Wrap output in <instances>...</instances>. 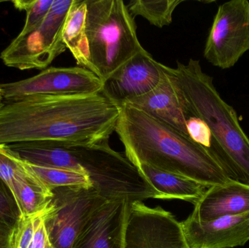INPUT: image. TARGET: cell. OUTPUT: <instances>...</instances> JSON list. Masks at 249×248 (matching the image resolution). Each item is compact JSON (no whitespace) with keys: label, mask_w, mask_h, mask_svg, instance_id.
<instances>
[{"label":"cell","mask_w":249,"mask_h":248,"mask_svg":"<svg viewBox=\"0 0 249 248\" xmlns=\"http://www.w3.org/2000/svg\"><path fill=\"white\" fill-rule=\"evenodd\" d=\"M121 106L102 93L35 94L0 102V145L55 141L93 145L108 142Z\"/></svg>","instance_id":"1"},{"label":"cell","mask_w":249,"mask_h":248,"mask_svg":"<svg viewBox=\"0 0 249 248\" xmlns=\"http://www.w3.org/2000/svg\"><path fill=\"white\" fill-rule=\"evenodd\" d=\"M115 132L135 167L147 165L207 188L230 180L209 150L134 106H121Z\"/></svg>","instance_id":"2"},{"label":"cell","mask_w":249,"mask_h":248,"mask_svg":"<svg viewBox=\"0 0 249 248\" xmlns=\"http://www.w3.org/2000/svg\"><path fill=\"white\" fill-rule=\"evenodd\" d=\"M162 68L175 87L184 117L196 116L209 127L210 153L228 178L249 184V138L234 108L216 90L213 77L203 71L200 61L193 58L187 64L177 61V68L163 64Z\"/></svg>","instance_id":"3"},{"label":"cell","mask_w":249,"mask_h":248,"mask_svg":"<svg viewBox=\"0 0 249 248\" xmlns=\"http://www.w3.org/2000/svg\"><path fill=\"white\" fill-rule=\"evenodd\" d=\"M86 36L94 73L104 83L143 47L122 0H86Z\"/></svg>","instance_id":"4"},{"label":"cell","mask_w":249,"mask_h":248,"mask_svg":"<svg viewBox=\"0 0 249 248\" xmlns=\"http://www.w3.org/2000/svg\"><path fill=\"white\" fill-rule=\"evenodd\" d=\"M73 0H54L42 23L18 35L0 54L4 65L19 70L44 69L67 50L62 32Z\"/></svg>","instance_id":"5"},{"label":"cell","mask_w":249,"mask_h":248,"mask_svg":"<svg viewBox=\"0 0 249 248\" xmlns=\"http://www.w3.org/2000/svg\"><path fill=\"white\" fill-rule=\"evenodd\" d=\"M45 227L55 248H71L76 237L93 213L107 199L92 187L55 188Z\"/></svg>","instance_id":"6"},{"label":"cell","mask_w":249,"mask_h":248,"mask_svg":"<svg viewBox=\"0 0 249 248\" xmlns=\"http://www.w3.org/2000/svg\"><path fill=\"white\" fill-rule=\"evenodd\" d=\"M248 51L249 1H226L218 7L203 56L213 66L225 70L233 67Z\"/></svg>","instance_id":"7"},{"label":"cell","mask_w":249,"mask_h":248,"mask_svg":"<svg viewBox=\"0 0 249 248\" xmlns=\"http://www.w3.org/2000/svg\"><path fill=\"white\" fill-rule=\"evenodd\" d=\"M124 248H191L181 222L161 207L130 204Z\"/></svg>","instance_id":"8"},{"label":"cell","mask_w":249,"mask_h":248,"mask_svg":"<svg viewBox=\"0 0 249 248\" xmlns=\"http://www.w3.org/2000/svg\"><path fill=\"white\" fill-rule=\"evenodd\" d=\"M0 87L3 99L10 100L35 94H94L102 93L104 83L82 67H50L30 78L0 84Z\"/></svg>","instance_id":"9"},{"label":"cell","mask_w":249,"mask_h":248,"mask_svg":"<svg viewBox=\"0 0 249 248\" xmlns=\"http://www.w3.org/2000/svg\"><path fill=\"white\" fill-rule=\"evenodd\" d=\"M162 75L160 63L143 48L104 83L102 93L121 107L130 99L155 89Z\"/></svg>","instance_id":"10"},{"label":"cell","mask_w":249,"mask_h":248,"mask_svg":"<svg viewBox=\"0 0 249 248\" xmlns=\"http://www.w3.org/2000/svg\"><path fill=\"white\" fill-rule=\"evenodd\" d=\"M130 202L107 200L90 215L71 248H124Z\"/></svg>","instance_id":"11"},{"label":"cell","mask_w":249,"mask_h":248,"mask_svg":"<svg viewBox=\"0 0 249 248\" xmlns=\"http://www.w3.org/2000/svg\"><path fill=\"white\" fill-rule=\"evenodd\" d=\"M191 248H235L249 241V214L201 222L189 215L181 222Z\"/></svg>","instance_id":"12"},{"label":"cell","mask_w":249,"mask_h":248,"mask_svg":"<svg viewBox=\"0 0 249 248\" xmlns=\"http://www.w3.org/2000/svg\"><path fill=\"white\" fill-rule=\"evenodd\" d=\"M244 214H249V184L230 179L207 188L190 216L206 222Z\"/></svg>","instance_id":"13"},{"label":"cell","mask_w":249,"mask_h":248,"mask_svg":"<svg viewBox=\"0 0 249 248\" xmlns=\"http://www.w3.org/2000/svg\"><path fill=\"white\" fill-rule=\"evenodd\" d=\"M162 78L155 89L143 96L130 99L124 104L137 108L188 137L185 117L175 87L162 68Z\"/></svg>","instance_id":"14"},{"label":"cell","mask_w":249,"mask_h":248,"mask_svg":"<svg viewBox=\"0 0 249 248\" xmlns=\"http://www.w3.org/2000/svg\"><path fill=\"white\" fill-rule=\"evenodd\" d=\"M142 176L159 194L160 199H180L196 205L207 187L183 176L145 164L136 166Z\"/></svg>","instance_id":"15"},{"label":"cell","mask_w":249,"mask_h":248,"mask_svg":"<svg viewBox=\"0 0 249 248\" xmlns=\"http://www.w3.org/2000/svg\"><path fill=\"white\" fill-rule=\"evenodd\" d=\"M86 0H73L63 27L62 36L78 66L92 71L86 36Z\"/></svg>","instance_id":"16"},{"label":"cell","mask_w":249,"mask_h":248,"mask_svg":"<svg viewBox=\"0 0 249 248\" xmlns=\"http://www.w3.org/2000/svg\"><path fill=\"white\" fill-rule=\"evenodd\" d=\"M13 195L20 215H29L46 208L52 199L53 192L23 167L15 181Z\"/></svg>","instance_id":"17"},{"label":"cell","mask_w":249,"mask_h":248,"mask_svg":"<svg viewBox=\"0 0 249 248\" xmlns=\"http://www.w3.org/2000/svg\"><path fill=\"white\" fill-rule=\"evenodd\" d=\"M23 168L35 176L42 185L52 191L55 188L85 186L92 187L93 183L87 175L64 169L40 167L20 160Z\"/></svg>","instance_id":"18"},{"label":"cell","mask_w":249,"mask_h":248,"mask_svg":"<svg viewBox=\"0 0 249 248\" xmlns=\"http://www.w3.org/2000/svg\"><path fill=\"white\" fill-rule=\"evenodd\" d=\"M184 0H133L127 5L133 17L142 16L158 28L169 26L173 20V14Z\"/></svg>","instance_id":"19"},{"label":"cell","mask_w":249,"mask_h":248,"mask_svg":"<svg viewBox=\"0 0 249 248\" xmlns=\"http://www.w3.org/2000/svg\"><path fill=\"white\" fill-rule=\"evenodd\" d=\"M54 0H16L13 5L18 10H25L26 21L18 35H25L36 29L48 14Z\"/></svg>","instance_id":"20"},{"label":"cell","mask_w":249,"mask_h":248,"mask_svg":"<svg viewBox=\"0 0 249 248\" xmlns=\"http://www.w3.org/2000/svg\"><path fill=\"white\" fill-rule=\"evenodd\" d=\"M49 206L50 204L40 212L32 215H20L13 231L11 248H31L38 219L48 211Z\"/></svg>","instance_id":"21"},{"label":"cell","mask_w":249,"mask_h":248,"mask_svg":"<svg viewBox=\"0 0 249 248\" xmlns=\"http://www.w3.org/2000/svg\"><path fill=\"white\" fill-rule=\"evenodd\" d=\"M19 217L20 213L14 197L0 179V223L14 228Z\"/></svg>","instance_id":"22"},{"label":"cell","mask_w":249,"mask_h":248,"mask_svg":"<svg viewBox=\"0 0 249 248\" xmlns=\"http://www.w3.org/2000/svg\"><path fill=\"white\" fill-rule=\"evenodd\" d=\"M186 128L188 137L196 144L209 150L212 146V135L208 125L196 116H186Z\"/></svg>","instance_id":"23"},{"label":"cell","mask_w":249,"mask_h":248,"mask_svg":"<svg viewBox=\"0 0 249 248\" xmlns=\"http://www.w3.org/2000/svg\"><path fill=\"white\" fill-rule=\"evenodd\" d=\"M50 209H51V203H50L48 211L38 219L35 235H34L30 248H50L51 247V242H50L46 227H45V216L49 212Z\"/></svg>","instance_id":"24"},{"label":"cell","mask_w":249,"mask_h":248,"mask_svg":"<svg viewBox=\"0 0 249 248\" xmlns=\"http://www.w3.org/2000/svg\"><path fill=\"white\" fill-rule=\"evenodd\" d=\"M3 97H2V90H1V87H0V102H1V100H2Z\"/></svg>","instance_id":"25"},{"label":"cell","mask_w":249,"mask_h":248,"mask_svg":"<svg viewBox=\"0 0 249 248\" xmlns=\"http://www.w3.org/2000/svg\"><path fill=\"white\" fill-rule=\"evenodd\" d=\"M50 248H54L53 246L52 245H51V247H50Z\"/></svg>","instance_id":"26"},{"label":"cell","mask_w":249,"mask_h":248,"mask_svg":"<svg viewBox=\"0 0 249 248\" xmlns=\"http://www.w3.org/2000/svg\"><path fill=\"white\" fill-rule=\"evenodd\" d=\"M0 2H1V1H0Z\"/></svg>","instance_id":"27"},{"label":"cell","mask_w":249,"mask_h":248,"mask_svg":"<svg viewBox=\"0 0 249 248\" xmlns=\"http://www.w3.org/2000/svg\"><path fill=\"white\" fill-rule=\"evenodd\" d=\"M0 248H1V247H0Z\"/></svg>","instance_id":"28"}]
</instances>
